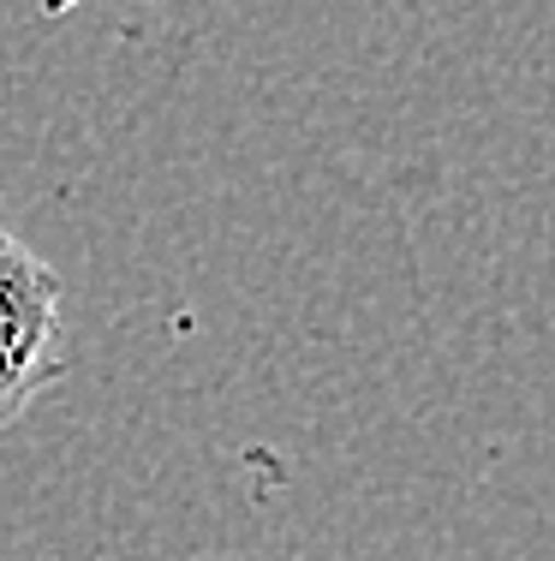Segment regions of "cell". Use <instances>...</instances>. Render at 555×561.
<instances>
[{"mask_svg":"<svg viewBox=\"0 0 555 561\" xmlns=\"http://www.w3.org/2000/svg\"><path fill=\"white\" fill-rule=\"evenodd\" d=\"M66 370L60 275L24 239L0 233V431L36 407Z\"/></svg>","mask_w":555,"mask_h":561,"instance_id":"cell-1","label":"cell"}]
</instances>
